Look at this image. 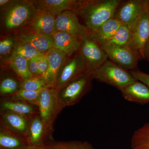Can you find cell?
<instances>
[{
	"mask_svg": "<svg viewBox=\"0 0 149 149\" xmlns=\"http://www.w3.org/2000/svg\"><path fill=\"white\" fill-rule=\"evenodd\" d=\"M49 67V61L46 54L44 55L40 56L38 63V68L40 76L45 79Z\"/></svg>",
	"mask_w": 149,
	"mask_h": 149,
	"instance_id": "obj_32",
	"label": "cell"
},
{
	"mask_svg": "<svg viewBox=\"0 0 149 149\" xmlns=\"http://www.w3.org/2000/svg\"><path fill=\"white\" fill-rule=\"evenodd\" d=\"M13 0H0V7L1 8H3L10 4Z\"/></svg>",
	"mask_w": 149,
	"mask_h": 149,
	"instance_id": "obj_35",
	"label": "cell"
},
{
	"mask_svg": "<svg viewBox=\"0 0 149 149\" xmlns=\"http://www.w3.org/2000/svg\"><path fill=\"white\" fill-rule=\"evenodd\" d=\"M79 51L85 61L87 74L91 75L108 59L103 49L91 37L90 32L81 40Z\"/></svg>",
	"mask_w": 149,
	"mask_h": 149,
	"instance_id": "obj_8",
	"label": "cell"
},
{
	"mask_svg": "<svg viewBox=\"0 0 149 149\" xmlns=\"http://www.w3.org/2000/svg\"><path fill=\"white\" fill-rule=\"evenodd\" d=\"M87 73L85 61L79 50L71 56L67 57L59 72L55 89L59 91L69 82Z\"/></svg>",
	"mask_w": 149,
	"mask_h": 149,
	"instance_id": "obj_6",
	"label": "cell"
},
{
	"mask_svg": "<svg viewBox=\"0 0 149 149\" xmlns=\"http://www.w3.org/2000/svg\"><path fill=\"white\" fill-rule=\"evenodd\" d=\"M0 112L13 113L24 116L29 120L39 114L37 106L9 97L1 98Z\"/></svg>",
	"mask_w": 149,
	"mask_h": 149,
	"instance_id": "obj_16",
	"label": "cell"
},
{
	"mask_svg": "<svg viewBox=\"0 0 149 149\" xmlns=\"http://www.w3.org/2000/svg\"><path fill=\"white\" fill-rule=\"evenodd\" d=\"M100 46L109 60L128 71L135 69L141 58L138 53L128 46L121 47L105 44Z\"/></svg>",
	"mask_w": 149,
	"mask_h": 149,
	"instance_id": "obj_9",
	"label": "cell"
},
{
	"mask_svg": "<svg viewBox=\"0 0 149 149\" xmlns=\"http://www.w3.org/2000/svg\"><path fill=\"white\" fill-rule=\"evenodd\" d=\"M56 17L51 14L37 10L29 23L21 32L52 35L56 32Z\"/></svg>",
	"mask_w": 149,
	"mask_h": 149,
	"instance_id": "obj_12",
	"label": "cell"
},
{
	"mask_svg": "<svg viewBox=\"0 0 149 149\" xmlns=\"http://www.w3.org/2000/svg\"><path fill=\"white\" fill-rule=\"evenodd\" d=\"M93 77L85 74L69 82L58 91V97L63 108L77 103L91 89Z\"/></svg>",
	"mask_w": 149,
	"mask_h": 149,
	"instance_id": "obj_4",
	"label": "cell"
},
{
	"mask_svg": "<svg viewBox=\"0 0 149 149\" xmlns=\"http://www.w3.org/2000/svg\"><path fill=\"white\" fill-rule=\"evenodd\" d=\"M146 8L147 1H122L116 9L113 17L131 31Z\"/></svg>",
	"mask_w": 149,
	"mask_h": 149,
	"instance_id": "obj_7",
	"label": "cell"
},
{
	"mask_svg": "<svg viewBox=\"0 0 149 149\" xmlns=\"http://www.w3.org/2000/svg\"><path fill=\"white\" fill-rule=\"evenodd\" d=\"M37 107L39 115L44 124L53 131L55 120L63 109L58 100L57 90L51 87L43 88L40 93Z\"/></svg>",
	"mask_w": 149,
	"mask_h": 149,
	"instance_id": "obj_5",
	"label": "cell"
},
{
	"mask_svg": "<svg viewBox=\"0 0 149 149\" xmlns=\"http://www.w3.org/2000/svg\"><path fill=\"white\" fill-rule=\"evenodd\" d=\"M46 53L39 52L29 44L18 42L10 60L15 56H21L29 60L36 57L44 55Z\"/></svg>",
	"mask_w": 149,
	"mask_h": 149,
	"instance_id": "obj_29",
	"label": "cell"
},
{
	"mask_svg": "<svg viewBox=\"0 0 149 149\" xmlns=\"http://www.w3.org/2000/svg\"><path fill=\"white\" fill-rule=\"evenodd\" d=\"M49 67L45 80L47 87L54 88L59 72L67 57L62 52L52 48L46 53Z\"/></svg>",
	"mask_w": 149,
	"mask_h": 149,
	"instance_id": "obj_17",
	"label": "cell"
},
{
	"mask_svg": "<svg viewBox=\"0 0 149 149\" xmlns=\"http://www.w3.org/2000/svg\"><path fill=\"white\" fill-rule=\"evenodd\" d=\"M56 32H64L81 40L89 34V30L79 21L77 15L73 12L66 11L56 16Z\"/></svg>",
	"mask_w": 149,
	"mask_h": 149,
	"instance_id": "obj_11",
	"label": "cell"
},
{
	"mask_svg": "<svg viewBox=\"0 0 149 149\" xmlns=\"http://www.w3.org/2000/svg\"><path fill=\"white\" fill-rule=\"evenodd\" d=\"M123 24L113 17L93 32H90L91 37L100 45L106 42L113 36Z\"/></svg>",
	"mask_w": 149,
	"mask_h": 149,
	"instance_id": "obj_22",
	"label": "cell"
},
{
	"mask_svg": "<svg viewBox=\"0 0 149 149\" xmlns=\"http://www.w3.org/2000/svg\"><path fill=\"white\" fill-rule=\"evenodd\" d=\"M131 35V30L126 26L122 25L110 40L102 45L127 47L129 45Z\"/></svg>",
	"mask_w": 149,
	"mask_h": 149,
	"instance_id": "obj_28",
	"label": "cell"
},
{
	"mask_svg": "<svg viewBox=\"0 0 149 149\" xmlns=\"http://www.w3.org/2000/svg\"><path fill=\"white\" fill-rule=\"evenodd\" d=\"M131 147L132 149H149V123L134 132Z\"/></svg>",
	"mask_w": 149,
	"mask_h": 149,
	"instance_id": "obj_25",
	"label": "cell"
},
{
	"mask_svg": "<svg viewBox=\"0 0 149 149\" xmlns=\"http://www.w3.org/2000/svg\"><path fill=\"white\" fill-rule=\"evenodd\" d=\"M25 149H42L40 147H33V146H29L27 147Z\"/></svg>",
	"mask_w": 149,
	"mask_h": 149,
	"instance_id": "obj_37",
	"label": "cell"
},
{
	"mask_svg": "<svg viewBox=\"0 0 149 149\" xmlns=\"http://www.w3.org/2000/svg\"><path fill=\"white\" fill-rule=\"evenodd\" d=\"M131 31L128 47L138 53L141 58L145 59L144 52L149 41V13L147 7Z\"/></svg>",
	"mask_w": 149,
	"mask_h": 149,
	"instance_id": "obj_10",
	"label": "cell"
},
{
	"mask_svg": "<svg viewBox=\"0 0 149 149\" xmlns=\"http://www.w3.org/2000/svg\"><path fill=\"white\" fill-rule=\"evenodd\" d=\"M36 8L57 16L66 11H76L82 0H35L32 1Z\"/></svg>",
	"mask_w": 149,
	"mask_h": 149,
	"instance_id": "obj_13",
	"label": "cell"
},
{
	"mask_svg": "<svg viewBox=\"0 0 149 149\" xmlns=\"http://www.w3.org/2000/svg\"><path fill=\"white\" fill-rule=\"evenodd\" d=\"M91 75L93 79L113 86L120 91L136 80L128 70L108 59Z\"/></svg>",
	"mask_w": 149,
	"mask_h": 149,
	"instance_id": "obj_3",
	"label": "cell"
},
{
	"mask_svg": "<svg viewBox=\"0 0 149 149\" xmlns=\"http://www.w3.org/2000/svg\"><path fill=\"white\" fill-rule=\"evenodd\" d=\"M42 90L38 91H30L20 88L12 96L6 97L26 102L37 106L40 93Z\"/></svg>",
	"mask_w": 149,
	"mask_h": 149,
	"instance_id": "obj_30",
	"label": "cell"
},
{
	"mask_svg": "<svg viewBox=\"0 0 149 149\" xmlns=\"http://www.w3.org/2000/svg\"><path fill=\"white\" fill-rule=\"evenodd\" d=\"M130 73L136 80L142 82L149 88V74L139 70H130Z\"/></svg>",
	"mask_w": 149,
	"mask_h": 149,
	"instance_id": "obj_33",
	"label": "cell"
},
{
	"mask_svg": "<svg viewBox=\"0 0 149 149\" xmlns=\"http://www.w3.org/2000/svg\"><path fill=\"white\" fill-rule=\"evenodd\" d=\"M40 56L36 57L28 60V67L29 72L32 74V77H41L39 74L38 68V61Z\"/></svg>",
	"mask_w": 149,
	"mask_h": 149,
	"instance_id": "obj_34",
	"label": "cell"
},
{
	"mask_svg": "<svg viewBox=\"0 0 149 149\" xmlns=\"http://www.w3.org/2000/svg\"><path fill=\"white\" fill-rule=\"evenodd\" d=\"M123 97L128 101L144 104L149 103V88L139 80L120 91Z\"/></svg>",
	"mask_w": 149,
	"mask_h": 149,
	"instance_id": "obj_20",
	"label": "cell"
},
{
	"mask_svg": "<svg viewBox=\"0 0 149 149\" xmlns=\"http://www.w3.org/2000/svg\"><path fill=\"white\" fill-rule=\"evenodd\" d=\"M53 131L47 128L40 115L29 120V129L27 141L30 146L40 147L52 141Z\"/></svg>",
	"mask_w": 149,
	"mask_h": 149,
	"instance_id": "obj_14",
	"label": "cell"
},
{
	"mask_svg": "<svg viewBox=\"0 0 149 149\" xmlns=\"http://www.w3.org/2000/svg\"><path fill=\"white\" fill-rule=\"evenodd\" d=\"M17 40L14 36H2L0 41V57L1 62L6 64L10 59L17 44Z\"/></svg>",
	"mask_w": 149,
	"mask_h": 149,
	"instance_id": "obj_27",
	"label": "cell"
},
{
	"mask_svg": "<svg viewBox=\"0 0 149 149\" xmlns=\"http://www.w3.org/2000/svg\"><path fill=\"white\" fill-rule=\"evenodd\" d=\"M47 87L44 78L32 77L29 79L20 80V88L30 91H38Z\"/></svg>",
	"mask_w": 149,
	"mask_h": 149,
	"instance_id": "obj_31",
	"label": "cell"
},
{
	"mask_svg": "<svg viewBox=\"0 0 149 149\" xmlns=\"http://www.w3.org/2000/svg\"><path fill=\"white\" fill-rule=\"evenodd\" d=\"M149 42H148V44H149Z\"/></svg>",
	"mask_w": 149,
	"mask_h": 149,
	"instance_id": "obj_39",
	"label": "cell"
},
{
	"mask_svg": "<svg viewBox=\"0 0 149 149\" xmlns=\"http://www.w3.org/2000/svg\"><path fill=\"white\" fill-rule=\"evenodd\" d=\"M42 149H95L87 141L56 142L51 141L42 146Z\"/></svg>",
	"mask_w": 149,
	"mask_h": 149,
	"instance_id": "obj_26",
	"label": "cell"
},
{
	"mask_svg": "<svg viewBox=\"0 0 149 149\" xmlns=\"http://www.w3.org/2000/svg\"><path fill=\"white\" fill-rule=\"evenodd\" d=\"M13 36L18 42L29 44L43 53H46L53 48L52 35L23 32Z\"/></svg>",
	"mask_w": 149,
	"mask_h": 149,
	"instance_id": "obj_19",
	"label": "cell"
},
{
	"mask_svg": "<svg viewBox=\"0 0 149 149\" xmlns=\"http://www.w3.org/2000/svg\"><path fill=\"white\" fill-rule=\"evenodd\" d=\"M144 56H145V59H146L149 61V43L147 45L145 49Z\"/></svg>",
	"mask_w": 149,
	"mask_h": 149,
	"instance_id": "obj_36",
	"label": "cell"
},
{
	"mask_svg": "<svg viewBox=\"0 0 149 149\" xmlns=\"http://www.w3.org/2000/svg\"><path fill=\"white\" fill-rule=\"evenodd\" d=\"M147 7L148 11L149 13V0L147 1Z\"/></svg>",
	"mask_w": 149,
	"mask_h": 149,
	"instance_id": "obj_38",
	"label": "cell"
},
{
	"mask_svg": "<svg viewBox=\"0 0 149 149\" xmlns=\"http://www.w3.org/2000/svg\"><path fill=\"white\" fill-rule=\"evenodd\" d=\"M53 48L62 52L68 57L71 56L79 50L81 42L69 33L56 32L52 35Z\"/></svg>",
	"mask_w": 149,
	"mask_h": 149,
	"instance_id": "obj_18",
	"label": "cell"
},
{
	"mask_svg": "<svg viewBox=\"0 0 149 149\" xmlns=\"http://www.w3.org/2000/svg\"><path fill=\"white\" fill-rule=\"evenodd\" d=\"M21 79L15 75L10 74L1 75L0 81V96L6 97L12 96L20 89Z\"/></svg>",
	"mask_w": 149,
	"mask_h": 149,
	"instance_id": "obj_23",
	"label": "cell"
},
{
	"mask_svg": "<svg viewBox=\"0 0 149 149\" xmlns=\"http://www.w3.org/2000/svg\"><path fill=\"white\" fill-rule=\"evenodd\" d=\"M37 10L32 1L13 0L1 8V22L4 36L17 35L23 31Z\"/></svg>",
	"mask_w": 149,
	"mask_h": 149,
	"instance_id": "obj_1",
	"label": "cell"
},
{
	"mask_svg": "<svg viewBox=\"0 0 149 149\" xmlns=\"http://www.w3.org/2000/svg\"><path fill=\"white\" fill-rule=\"evenodd\" d=\"M7 64L17 76L21 80H26L32 77L29 72L28 60L21 56H15L9 61Z\"/></svg>",
	"mask_w": 149,
	"mask_h": 149,
	"instance_id": "obj_24",
	"label": "cell"
},
{
	"mask_svg": "<svg viewBox=\"0 0 149 149\" xmlns=\"http://www.w3.org/2000/svg\"><path fill=\"white\" fill-rule=\"evenodd\" d=\"M121 0H82L79 9L74 12L83 20L85 27L93 32L114 16Z\"/></svg>",
	"mask_w": 149,
	"mask_h": 149,
	"instance_id": "obj_2",
	"label": "cell"
},
{
	"mask_svg": "<svg viewBox=\"0 0 149 149\" xmlns=\"http://www.w3.org/2000/svg\"><path fill=\"white\" fill-rule=\"evenodd\" d=\"M0 125L27 140L29 129L27 118L10 112H0Z\"/></svg>",
	"mask_w": 149,
	"mask_h": 149,
	"instance_id": "obj_15",
	"label": "cell"
},
{
	"mask_svg": "<svg viewBox=\"0 0 149 149\" xmlns=\"http://www.w3.org/2000/svg\"><path fill=\"white\" fill-rule=\"evenodd\" d=\"M28 146L26 139L0 125V149H25Z\"/></svg>",
	"mask_w": 149,
	"mask_h": 149,
	"instance_id": "obj_21",
	"label": "cell"
}]
</instances>
